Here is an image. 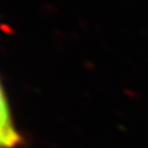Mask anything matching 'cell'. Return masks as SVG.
I'll return each instance as SVG.
<instances>
[{"label":"cell","mask_w":148,"mask_h":148,"mask_svg":"<svg viewBox=\"0 0 148 148\" xmlns=\"http://www.w3.org/2000/svg\"><path fill=\"white\" fill-rule=\"evenodd\" d=\"M21 138L14 126L0 125V148H12L19 145Z\"/></svg>","instance_id":"1"},{"label":"cell","mask_w":148,"mask_h":148,"mask_svg":"<svg viewBox=\"0 0 148 148\" xmlns=\"http://www.w3.org/2000/svg\"><path fill=\"white\" fill-rule=\"evenodd\" d=\"M0 125L3 126H13L12 123V118H11V113H10V108L0 84Z\"/></svg>","instance_id":"2"}]
</instances>
